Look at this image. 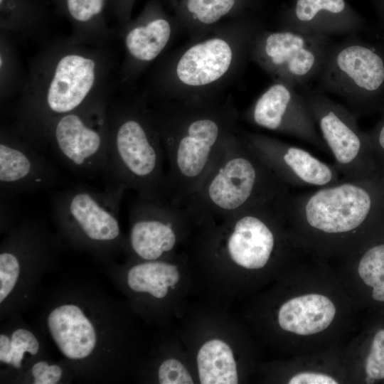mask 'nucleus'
I'll return each mask as SVG.
<instances>
[{
  "instance_id": "nucleus-1",
  "label": "nucleus",
  "mask_w": 384,
  "mask_h": 384,
  "mask_svg": "<svg viewBox=\"0 0 384 384\" xmlns=\"http://www.w3.org/2000/svg\"><path fill=\"white\" fill-rule=\"evenodd\" d=\"M36 302L37 324L71 368L75 381L121 380L132 343L129 317L118 300L94 282L73 277L41 290Z\"/></svg>"
},
{
  "instance_id": "nucleus-2",
  "label": "nucleus",
  "mask_w": 384,
  "mask_h": 384,
  "mask_svg": "<svg viewBox=\"0 0 384 384\" xmlns=\"http://www.w3.org/2000/svg\"><path fill=\"white\" fill-rule=\"evenodd\" d=\"M113 68L107 47L68 38L46 44L31 61L13 123L43 151L45 131L54 119L110 92Z\"/></svg>"
},
{
  "instance_id": "nucleus-3",
  "label": "nucleus",
  "mask_w": 384,
  "mask_h": 384,
  "mask_svg": "<svg viewBox=\"0 0 384 384\" xmlns=\"http://www.w3.org/2000/svg\"><path fill=\"white\" fill-rule=\"evenodd\" d=\"M167 163V198L183 206L198 190L224 143L240 129L230 95L189 101L151 100Z\"/></svg>"
},
{
  "instance_id": "nucleus-4",
  "label": "nucleus",
  "mask_w": 384,
  "mask_h": 384,
  "mask_svg": "<svg viewBox=\"0 0 384 384\" xmlns=\"http://www.w3.org/2000/svg\"><path fill=\"white\" fill-rule=\"evenodd\" d=\"M262 28L253 13L191 38L159 58L145 91L151 100L189 101L225 94L250 60L253 41Z\"/></svg>"
},
{
  "instance_id": "nucleus-5",
  "label": "nucleus",
  "mask_w": 384,
  "mask_h": 384,
  "mask_svg": "<svg viewBox=\"0 0 384 384\" xmlns=\"http://www.w3.org/2000/svg\"><path fill=\"white\" fill-rule=\"evenodd\" d=\"M108 119L105 189L168 200L166 159L146 92L110 101Z\"/></svg>"
},
{
  "instance_id": "nucleus-6",
  "label": "nucleus",
  "mask_w": 384,
  "mask_h": 384,
  "mask_svg": "<svg viewBox=\"0 0 384 384\" xmlns=\"http://www.w3.org/2000/svg\"><path fill=\"white\" fill-rule=\"evenodd\" d=\"M240 129L225 141L201 187L183 206L196 223L226 218L289 190L255 154Z\"/></svg>"
},
{
  "instance_id": "nucleus-7",
  "label": "nucleus",
  "mask_w": 384,
  "mask_h": 384,
  "mask_svg": "<svg viewBox=\"0 0 384 384\" xmlns=\"http://www.w3.org/2000/svg\"><path fill=\"white\" fill-rule=\"evenodd\" d=\"M0 245V322L35 305L43 276L53 270L64 248L42 220L24 218Z\"/></svg>"
},
{
  "instance_id": "nucleus-8",
  "label": "nucleus",
  "mask_w": 384,
  "mask_h": 384,
  "mask_svg": "<svg viewBox=\"0 0 384 384\" xmlns=\"http://www.w3.org/2000/svg\"><path fill=\"white\" fill-rule=\"evenodd\" d=\"M123 193L78 185L55 193L52 219L63 242L92 255L100 263L125 250L127 238L119 220Z\"/></svg>"
},
{
  "instance_id": "nucleus-9",
  "label": "nucleus",
  "mask_w": 384,
  "mask_h": 384,
  "mask_svg": "<svg viewBox=\"0 0 384 384\" xmlns=\"http://www.w3.org/2000/svg\"><path fill=\"white\" fill-rule=\"evenodd\" d=\"M287 221L299 229L329 237L354 234L384 213V180L373 176L342 179L337 183L302 193H289Z\"/></svg>"
},
{
  "instance_id": "nucleus-10",
  "label": "nucleus",
  "mask_w": 384,
  "mask_h": 384,
  "mask_svg": "<svg viewBox=\"0 0 384 384\" xmlns=\"http://www.w3.org/2000/svg\"><path fill=\"white\" fill-rule=\"evenodd\" d=\"M109 92L54 119L46 128L43 148L50 146L58 159L78 175H103L107 165L110 127Z\"/></svg>"
},
{
  "instance_id": "nucleus-11",
  "label": "nucleus",
  "mask_w": 384,
  "mask_h": 384,
  "mask_svg": "<svg viewBox=\"0 0 384 384\" xmlns=\"http://www.w3.org/2000/svg\"><path fill=\"white\" fill-rule=\"evenodd\" d=\"M289 190L258 201L222 219L213 230L217 246L236 265L247 270L264 267L279 242L281 225L287 220L286 204Z\"/></svg>"
},
{
  "instance_id": "nucleus-12",
  "label": "nucleus",
  "mask_w": 384,
  "mask_h": 384,
  "mask_svg": "<svg viewBox=\"0 0 384 384\" xmlns=\"http://www.w3.org/2000/svg\"><path fill=\"white\" fill-rule=\"evenodd\" d=\"M331 45L325 36L262 28L253 41L250 60L273 81L297 87L317 78Z\"/></svg>"
},
{
  "instance_id": "nucleus-13",
  "label": "nucleus",
  "mask_w": 384,
  "mask_h": 384,
  "mask_svg": "<svg viewBox=\"0 0 384 384\" xmlns=\"http://www.w3.org/2000/svg\"><path fill=\"white\" fill-rule=\"evenodd\" d=\"M303 95L342 179L373 176L375 163L370 139L358 129L352 110L320 90H309Z\"/></svg>"
},
{
  "instance_id": "nucleus-14",
  "label": "nucleus",
  "mask_w": 384,
  "mask_h": 384,
  "mask_svg": "<svg viewBox=\"0 0 384 384\" xmlns=\"http://www.w3.org/2000/svg\"><path fill=\"white\" fill-rule=\"evenodd\" d=\"M317 79L321 91L358 107L384 84V60L374 49L350 38L332 44Z\"/></svg>"
},
{
  "instance_id": "nucleus-15",
  "label": "nucleus",
  "mask_w": 384,
  "mask_h": 384,
  "mask_svg": "<svg viewBox=\"0 0 384 384\" xmlns=\"http://www.w3.org/2000/svg\"><path fill=\"white\" fill-rule=\"evenodd\" d=\"M195 223L185 206L137 196L129 208L125 250L134 260H159L175 248L181 231Z\"/></svg>"
},
{
  "instance_id": "nucleus-16",
  "label": "nucleus",
  "mask_w": 384,
  "mask_h": 384,
  "mask_svg": "<svg viewBox=\"0 0 384 384\" xmlns=\"http://www.w3.org/2000/svg\"><path fill=\"white\" fill-rule=\"evenodd\" d=\"M180 28L176 16L167 13L160 0H149L134 18L119 26L117 35L124 48L121 81L133 83L161 57Z\"/></svg>"
},
{
  "instance_id": "nucleus-17",
  "label": "nucleus",
  "mask_w": 384,
  "mask_h": 384,
  "mask_svg": "<svg viewBox=\"0 0 384 384\" xmlns=\"http://www.w3.org/2000/svg\"><path fill=\"white\" fill-rule=\"evenodd\" d=\"M247 122L270 131L294 137L319 149H329L318 133L307 102L296 87L273 82L240 114Z\"/></svg>"
},
{
  "instance_id": "nucleus-18",
  "label": "nucleus",
  "mask_w": 384,
  "mask_h": 384,
  "mask_svg": "<svg viewBox=\"0 0 384 384\" xmlns=\"http://www.w3.org/2000/svg\"><path fill=\"white\" fill-rule=\"evenodd\" d=\"M60 175L43 151L28 140L14 124L0 130L1 195L11 196L50 188Z\"/></svg>"
},
{
  "instance_id": "nucleus-19",
  "label": "nucleus",
  "mask_w": 384,
  "mask_h": 384,
  "mask_svg": "<svg viewBox=\"0 0 384 384\" xmlns=\"http://www.w3.org/2000/svg\"><path fill=\"white\" fill-rule=\"evenodd\" d=\"M240 133L274 175L289 187L323 188L338 183L340 174L307 150L265 134Z\"/></svg>"
},
{
  "instance_id": "nucleus-20",
  "label": "nucleus",
  "mask_w": 384,
  "mask_h": 384,
  "mask_svg": "<svg viewBox=\"0 0 384 384\" xmlns=\"http://www.w3.org/2000/svg\"><path fill=\"white\" fill-rule=\"evenodd\" d=\"M362 23L346 0H294L282 13L279 28L329 37L353 35Z\"/></svg>"
},
{
  "instance_id": "nucleus-21",
  "label": "nucleus",
  "mask_w": 384,
  "mask_h": 384,
  "mask_svg": "<svg viewBox=\"0 0 384 384\" xmlns=\"http://www.w3.org/2000/svg\"><path fill=\"white\" fill-rule=\"evenodd\" d=\"M104 272L137 304L161 301L180 279L176 265L159 260H132L126 265L101 263Z\"/></svg>"
},
{
  "instance_id": "nucleus-22",
  "label": "nucleus",
  "mask_w": 384,
  "mask_h": 384,
  "mask_svg": "<svg viewBox=\"0 0 384 384\" xmlns=\"http://www.w3.org/2000/svg\"><path fill=\"white\" fill-rule=\"evenodd\" d=\"M48 355L43 333L38 325L26 322L21 314L1 322L0 384H16L33 361Z\"/></svg>"
},
{
  "instance_id": "nucleus-23",
  "label": "nucleus",
  "mask_w": 384,
  "mask_h": 384,
  "mask_svg": "<svg viewBox=\"0 0 384 384\" xmlns=\"http://www.w3.org/2000/svg\"><path fill=\"white\" fill-rule=\"evenodd\" d=\"M181 28L191 38L226 21L253 14L261 0H169Z\"/></svg>"
},
{
  "instance_id": "nucleus-24",
  "label": "nucleus",
  "mask_w": 384,
  "mask_h": 384,
  "mask_svg": "<svg viewBox=\"0 0 384 384\" xmlns=\"http://www.w3.org/2000/svg\"><path fill=\"white\" fill-rule=\"evenodd\" d=\"M58 13L70 23L73 42L97 47L107 45L117 35L107 23L110 0H52Z\"/></svg>"
},
{
  "instance_id": "nucleus-25",
  "label": "nucleus",
  "mask_w": 384,
  "mask_h": 384,
  "mask_svg": "<svg viewBox=\"0 0 384 384\" xmlns=\"http://www.w3.org/2000/svg\"><path fill=\"white\" fill-rule=\"evenodd\" d=\"M335 314L336 307L328 297L309 294L284 303L279 310L278 323L284 331L308 336L325 330Z\"/></svg>"
},
{
  "instance_id": "nucleus-26",
  "label": "nucleus",
  "mask_w": 384,
  "mask_h": 384,
  "mask_svg": "<svg viewBox=\"0 0 384 384\" xmlns=\"http://www.w3.org/2000/svg\"><path fill=\"white\" fill-rule=\"evenodd\" d=\"M49 14L43 0H0V31L17 39L41 38Z\"/></svg>"
},
{
  "instance_id": "nucleus-27",
  "label": "nucleus",
  "mask_w": 384,
  "mask_h": 384,
  "mask_svg": "<svg viewBox=\"0 0 384 384\" xmlns=\"http://www.w3.org/2000/svg\"><path fill=\"white\" fill-rule=\"evenodd\" d=\"M197 366L202 384H236V362L228 343L220 339L206 342L197 354Z\"/></svg>"
},
{
  "instance_id": "nucleus-28",
  "label": "nucleus",
  "mask_w": 384,
  "mask_h": 384,
  "mask_svg": "<svg viewBox=\"0 0 384 384\" xmlns=\"http://www.w3.org/2000/svg\"><path fill=\"white\" fill-rule=\"evenodd\" d=\"M17 38L0 31V100L1 104L14 95H19L24 87L25 75L18 49Z\"/></svg>"
},
{
  "instance_id": "nucleus-29",
  "label": "nucleus",
  "mask_w": 384,
  "mask_h": 384,
  "mask_svg": "<svg viewBox=\"0 0 384 384\" xmlns=\"http://www.w3.org/2000/svg\"><path fill=\"white\" fill-rule=\"evenodd\" d=\"M73 381L70 366L63 359L55 360L48 355L33 361L16 384H68Z\"/></svg>"
},
{
  "instance_id": "nucleus-30",
  "label": "nucleus",
  "mask_w": 384,
  "mask_h": 384,
  "mask_svg": "<svg viewBox=\"0 0 384 384\" xmlns=\"http://www.w3.org/2000/svg\"><path fill=\"white\" fill-rule=\"evenodd\" d=\"M358 272L364 283L373 287V298L384 302V243L373 245L363 252Z\"/></svg>"
},
{
  "instance_id": "nucleus-31",
  "label": "nucleus",
  "mask_w": 384,
  "mask_h": 384,
  "mask_svg": "<svg viewBox=\"0 0 384 384\" xmlns=\"http://www.w3.org/2000/svg\"><path fill=\"white\" fill-rule=\"evenodd\" d=\"M156 379L161 384L193 383V380L182 363L172 358L163 361L159 365Z\"/></svg>"
},
{
  "instance_id": "nucleus-32",
  "label": "nucleus",
  "mask_w": 384,
  "mask_h": 384,
  "mask_svg": "<svg viewBox=\"0 0 384 384\" xmlns=\"http://www.w3.org/2000/svg\"><path fill=\"white\" fill-rule=\"evenodd\" d=\"M366 372L374 380L384 378V329L379 330L374 336L366 361Z\"/></svg>"
},
{
  "instance_id": "nucleus-33",
  "label": "nucleus",
  "mask_w": 384,
  "mask_h": 384,
  "mask_svg": "<svg viewBox=\"0 0 384 384\" xmlns=\"http://www.w3.org/2000/svg\"><path fill=\"white\" fill-rule=\"evenodd\" d=\"M135 2L136 0H110L109 7L119 26L132 18V12Z\"/></svg>"
},
{
  "instance_id": "nucleus-34",
  "label": "nucleus",
  "mask_w": 384,
  "mask_h": 384,
  "mask_svg": "<svg viewBox=\"0 0 384 384\" xmlns=\"http://www.w3.org/2000/svg\"><path fill=\"white\" fill-rule=\"evenodd\" d=\"M289 384H337L338 382L326 374L314 372H302L294 375Z\"/></svg>"
},
{
  "instance_id": "nucleus-35",
  "label": "nucleus",
  "mask_w": 384,
  "mask_h": 384,
  "mask_svg": "<svg viewBox=\"0 0 384 384\" xmlns=\"http://www.w3.org/2000/svg\"><path fill=\"white\" fill-rule=\"evenodd\" d=\"M9 202V196L1 195V233L4 234L11 228L16 222V215Z\"/></svg>"
},
{
  "instance_id": "nucleus-36",
  "label": "nucleus",
  "mask_w": 384,
  "mask_h": 384,
  "mask_svg": "<svg viewBox=\"0 0 384 384\" xmlns=\"http://www.w3.org/2000/svg\"><path fill=\"white\" fill-rule=\"evenodd\" d=\"M373 151L384 162V122L370 139Z\"/></svg>"
}]
</instances>
